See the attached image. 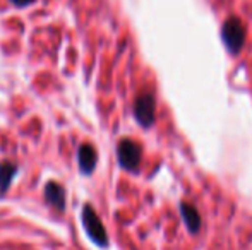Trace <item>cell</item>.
Listing matches in <instances>:
<instances>
[{"label": "cell", "instance_id": "1", "mask_svg": "<svg viewBox=\"0 0 252 250\" xmlns=\"http://www.w3.org/2000/svg\"><path fill=\"white\" fill-rule=\"evenodd\" d=\"M81 218H83V226H84V230H86L88 237L96 245H100V247H106V245H108V237H106V230H105V226H103L100 216L96 214V211H94L90 204H86V206L83 207Z\"/></svg>", "mask_w": 252, "mask_h": 250}, {"label": "cell", "instance_id": "2", "mask_svg": "<svg viewBox=\"0 0 252 250\" xmlns=\"http://www.w3.org/2000/svg\"><path fill=\"white\" fill-rule=\"evenodd\" d=\"M117 156L122 168L129 171H136L141 163V147L137 142L130 139H124L117 146Z\"/></svg>", "mask_w": 252, "mask_h": 250}, {"label": "cell", "instance_id": "3", "mask_svg": "<svg viewBox=\"0 0 252 250\" xmlns=\"http://www.w3.org/2000/svg\"><path fill=\"white\" fill-rule=\"evenodd\" d=\"M134 115L137 122L144 127H150L155 122V98L153 94H141L134 103Z\"/></svg>", "mask_w": 252, "mask_h": 250}, {"label": "cell", "instance_id": "4", "mask_svg": "<svg viewBox=\"0 0 252 250\" xmlns=\"http://www.w3.org/2000/svg\"><path fill=\"white\" fill-rule=\"evenodd\" d=\"M223 40H225V45L233 54L239 52V48L242 47L244 41V28L240 26L239 21L232 19L225 24V28H223Z\"/></svg>", "mask_w": 252, "mask_h": 250}, {"label": "cell", "instance_id": "5", "mask_svg": "<svg viewBox=\"0 0 252 250\" xmlns=\"http://www.w3.org/2000/svg\"><path fill=\"white\" fill-rule=\"evenodd\" d=\"M98 154L91 144H81L79 151H77V163H79V170L84 175H91L96 168Z\"/></svg>", "mask_w": 252, "mask_h": 250}, {"label": "cell", "instance_id": "6", "mask_svg": "<svg viewBox=\"0 0 252 250\" xmlns=\"http://www.w3.org/2000/svg\"><path fill=\"white\" fill-rule=\"evenodd\" d=\"M45 200L57 211H63L65 209V190L57 182H48L45 185Z\"/></svg>", "mask_w": 252, "mask_h": 250}, {"label": "cell", "instance_id": "7", "mask_svg": "<svg viewBox=\"0 0 252 250\" xmlns=\"http://www.w3.org/2000/svg\"><path fill=\"white\" fill-rule=\"evenodd\" d=\"M16 173H17V165L10 163V161L0 163V194H5L9 190Z\"/></svg>", "mask_w": 252, "mask_h": 250}, {"label": "cell", "instance_id": "8", "mask_svg": "<svg viewBox=\"0 0 252 250\" xmlns=\"http://www.w3.org/2000/svg\"><path fill=\"white\" fill-rule=\"evenodd\" d=\"M180 209H182V218H184V221H186L187 228H189L192 233H196L201 226V218H199V214H197V211L194 209L190 204H182Z\"/></svg>", "mask_w": 252, "mask_h": 250}, {"label": "cell", "instance_id": "9", "mask_svg": "<svg viewBox=\"0 0 252 250\" xmlns=\"http://www.w3.org/2000/svg\"><path fill=\"white\" fill-rule=\"evenodd\" d=\"M10 2H12L16 7H19V9H24V7L31 5V3H33L34 0H10Z\"/></svg>", "mask_w": 252, "mask_h": 250}]
</instances>
